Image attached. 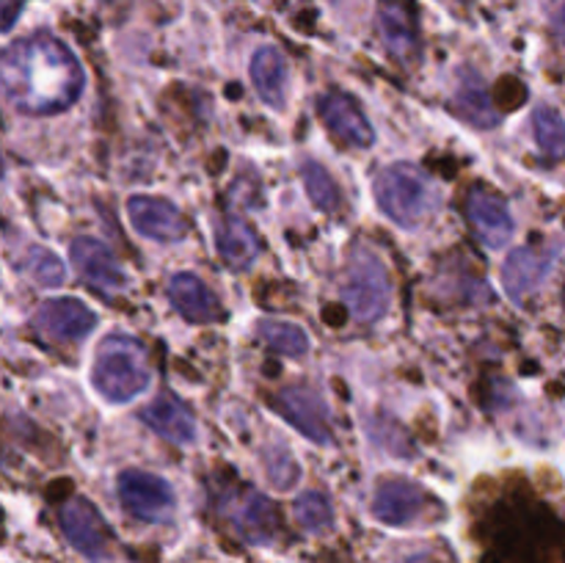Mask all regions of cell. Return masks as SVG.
<instances>
[{
	"label": "cell",
	"instance_id": "cell-4",
	"mask_svg": "<svg viewBox=\"0 0 565 563\" xmlns=\"http://www.w3.org/2000/svg\"><path fill=\"white\" fill-rule=\"evenodd\" d=\"M348 309L359 323H375L384 318L392 301V282L384 263L367 248H356L348 263V279L342 287Z\"/></svg>",
	"mask_w": 565,
	"mask_h": 563
},
{
	"label": "cell",
	"instance_id": "cell-15",
	"mask_svg": "<svg viewBox=\"0 0 565 563\" xmlns=\"http://www.w3.org/2000/svg\"><path fill=\"white\" fill-rule=\"evenodd\" d=\"M320 116L340 141L351 147H370L375 141V130L356 105V99L342 92H329L320 97Z\"/></svg>",
	"mask_w": 565,
	"mask_h": 563
},
{
	"label": "cell",
	"instance_id": "cell-28",
	"mask_svg": "<svg viewBox=\"0 0 565 563\" xmlns=\"http://www.w3.org/2000/svg\"><path fill=\"white\" fill-rule=\"evenodd\" d=\"M20 14V0H0V31H9Z\"/></svg>",
	"mask_w": 565,
	"mask_h": 563
},
{
	"label": "cell",
	"instance_id": "cell-24",
	"mask_svg": "<svg viewBox=\"0 0 565 563\" xmlns=\"http://www.w3.org/2000/svg\"><path fill=\"white\" fill-rule=\"evenodd\" d=\"M296 519L303 530L309 533H323V530L331 528L334 522V511H331L329 497L320 495V491H307L296 500Z\"/></svg>",
	"mask_w": 565,
	"mask_h": 563
},
{
	"label": "cell",
	"instance_id": "cell-25",
	"mask_svg": "<svg viewBox=\"0 0 565 563\" xmlns=\"http://www.w3.org/2000/svg\"><path fill=\"white\" fill-rule=\"evenodd\" d=\"M301 174H303V185H307L309 199H312L320 210H329L331 213V210L340 208V188H337L334 177H331L323 166L309 160V163H303Z\"/></svg>",
	"mask_w": 565,
	"mask_h": 563
},
{
	"label": "cell",
	"instance_id": "cell-1",
	"mask_svg": "<svg viewBox=\"0 0 565 563\" xmlns=\"http://www.w3.org/2000/svg\"><path fill=\"white\" fill-rule=\"evenodd\" d=\"M83 86V66L53 33H33L0 50V92L22 114L66 110L81 97Z\"/></svg>",
	"mask_w": 565,
	"mask_h": 563
},
{
	"label": "cell",
	"instance_id": "cell-21",
	"mask_svg": "<svg viewBox=\"0 0 565 563\" xmlns=\"http://www.w3.org/2000/svg\"><path fill=\"white\" fill-rule=\"evenodd\" d=\"M456 110L478 127H494L500 121V114L494 110L489 92H486V83L478 75H467L461 81L456 92Z\"/></svg>",
	"mask_w": 565,
	"mask_h": 563
},
{
	"label": "cell",
	"instance_id": "cell-26",
	"mask_svg": "<svg viewBox=\"0 0 565 563\" xmlns=\"http://www.w3.org/2000/svg\"><path fill=\"white\" fill-rule=\"evenodd\" d=\"M25 268L28 274L33 276V279L39 282V285L44 287H55L64 282L66 270L64 265H61V259L55 257L53 252H47V248H31L25 257Z\"/></svg>",
	"mask_w": 565,
	"mask_h": 563
},
{
	"label": "cell",
	"instance_id": "cell-10",
	"mask_svg": "<svg viewBox=\"0 0 565 563\" xmlns=\"http://www.w3.org/2000/svg\"><path fill=\"white\" fill-rule=\"evenodd\" d=\"M379 31L390 55L412 64L419 53V17L414 0H379Z\"/></svg>",
	"mask_w": 565,
	"mask_h": 563
},
{
	"label": "cell",
	"instance_id": "cell-31",
	"mask_svg": "<svg viewBox=\"0 0 565 563\" xmlns=\"http://www.w3.org/2000/svg\"><path fill=\"white\" fill-rule=\"evenodd\" d=\"M0 177H3V160H0Z\"/></svg>",
	"mask_w": 565,
	"mask_h": 563
},
{
	"label": "cell",
	"instance_id": "cell-29",
	"mask_svg": "<svg viewBox=\"0 0 565 563\" xmlns=\"http://www.w3.org/2000/svg\"><path fill=\"white\" fill-rule=\"evenodd\" d=\"M557 20H561V28H563V33H565V0H563V6H561V17H557Z\"/></svg>",
	"mask_w": 565,
	"mask_h": 563
},
{
	"label": "cell",
	"instance_id": "cell-23",
	"mask_svg": "<svg viewBox=\"0 0 565 563\" xmlns=\"http://www.w3.org/2000/svg\"><path fill=\"white\" fill-rule=\"evenodd\" d=\"M533 132L535 141H539V149L550 160H563L565 158V121L561 114L546 105H541L533 114Z\"/></svg>",
	"mask_w": 565,
	"mask_h": 563
},
{
	"label": "cell",
	"instance_id": "cell-3",
	"mask_svg": "<svg viewBox=\"0 0 565 563\" xmlns=\"http://www.w3.org/2000/svg\"><path fill=\"white\" fill-rule=\"evenodd\" d=\"M375 202L384 210L386 219L395 221L397 226L414 230L434 213L439 196L417 166L395 163L386 166L375 177Z\"/></svg>",
	"mask_w": 565,
	"mask_h": 563
},
{
	"label": "cell",
	"instance_id": "cell-22",
	"mask_svg": "<svg viewBox=\"0 0 565 563\" xmlns=\"http://www.w3.org/2000/svg\"><path fill=\"white\" fill-rule=\"evenodd\" d=\"M257 334L270 351L285 353V357H301L309 348L307 331L298 329L296 323H287V320H259Z\"/></svg>",
	"mask_w": 565,
	"mask_h": 563
},
{
	"label": "cell",
	"instance_id": "cell-14",
	"mask_svg": "<svg viewBox=\"0 0 565 563\" xmlns=\"http://www.w3.org/2000/svg\"><path fill=\"white\" fill-rule=\"evenodd\" d=\"M467 215L469 224L475 226V232H478V237L486 246L500 248L511 241L513 219L505 199H502L500 193L489 191V188H475V191L469 193Z\"/></svg>",
	"mask_w": 565,
	"mask_h": 563
},
{
	"label": "cell",
	"instance_id": "cell-19",
	"mask_svg": "<svg viewBox=\"0 0 565 563\" xmlns=\"http://www.w3.org/2000/svg\"><path fill=\"white\" fill-rule=\"evenodd\" d=\"M141 419L149 428L158 431L163 439L174 442L180 447L193 445V439H196V419L174 397H158V401H152L141 412Z\"/></svg>",
	"mask_w": 565,
	"mask_h": 563
},
{
	"label": "cell",
	"instance_id": "cell-20",
	"mask_svg": "<svg viewBox=\"0 0 565 563\" xmlns=\"http://www.w3.org/2000/svg\"><path fill=\"white\" fill-rule=\"evenodd\" d=\"M252 83L270 108H285L287 64L276 47H259L252 59Z\"/></svg>",
	"mask_w": 565,
	"mask_h": 563
},
{
	"label": "cell",
	"instance_id": "cell-5",
	"mask_svg": "<svg viewBox=\"0 0 565 563\" xmlns=\"http://www.w3.org/2000/svg\"><path fill=\"white\" fill-rule=\"evenodd\" d=\"M221 511L248 544H268L279 533V511L268 497L254 489H235L226 495Z\"/></svg>",
	"mask_w": 565,
	"mask_h": 563
},
{
	"label": "cell",
	"instance_id": "cell-30",
	"mask_svg": "<svg viewBox=\"0 0 565 563\" xmlns=\"http://www.w3.org/2000/svg\"><path fill=\"white\" fill-rule=\"evenodd\" d=\"M412 563H430V561H423V557H417V561H412Z\"/></svg>",
	"mask_w": 565,
	"mask_h": 563
},
{
	"label": "cell",
	"instance_id": "cell-2",
	"mask_svg": "<svg viewBox=\"0 0 565 563\" xmlns=\"http://www.w3.org/2000/svg\"><path fill=\"white\" fill-rule=\"evenodd\" d=\"M92 381L108 403H127L149 386L147 351L127 334H110L99 342Z\"/></svg>",
	"mask_w": 565,
	"mask_h": 563
},
{
	"label": "cell",
	"instance_id": "cell-6",
	"mask_svg": "<svg viewBox=\"0 0 565 563\" xmlns=\"http://www.w3.org/2000/svg\"><path fill=\"white\" fill-rule=\"evenodd\" d=\"M119 500L141 522H163L174 511V491L160 475L127 469L119 475Z\"/></svg>",
	"mask_w": 565,
	"mask_h": 563
},
{
	"label": "cell",
	"instance_id": "cell-17",
	"mask_svg": "<svg viewBox=\"0 0 565 563\" xmlns=\"http://www.w3.org/2000/svg\"><path fill=\"white\" fill-rule=\"evenodd\" d=\"M169 298L174 304L177 312L191 323H213L221 318L218 298L210 293L199 276L193 274H177L169 279Z\"/></svg>",
	"mask_w": 565,
	"mask_h": 563
},
{
	"label": "cell",
	"instance_id": "cell-9",
	"mask_svg": "<svg viewBox=\"0 0 565 563\" xmlns=\"http://www.w3.org/2000/svg\"><path fill=\"white\" fill-rule=\"evenodd\" d=\"M61 530L70 539V544L86 557H92V561H99L108 552L110 530L86 497H72L70 502H64V508H61Z\"/></svg>",
	"mask_w": 565,
	"mask_h": 563
},
{
	"label": "cell",
	"instance_id": "cell-11",
	"mask_svg": "<svg viewBox=\"0 0 565 563\" xmlns=\"http://www.w3.org/2000/svg\"><path fill=\"white\" fill-rule=\"evenodd\" d=\"M428 506L430 500L423 486L406 478H386L373 495V517L392 528H406L417 522Z\"/></svg>",
	"mask_w": 565,
	"mask_h": 563
},
{
	"label": "cell",
	"instance_id": "cell-12",
	"mask_svg": "<svg viewBox=\"0 0 565 563\" xmlns=\"http://www.w3.org/2000/svg\"><path fill=\"white\" fill-rule=\"evenodd\" d=\"M127 215L138 235L158 243H174L188 235V221L171 202L158 196H132L127 202Z\"/></svg>",
	"mask_w": 565,
	"mask_h": 563
},
{
	"label": "cell",
	"instance_id": "cell-13",
	"mask_svg": "<svg viewBox=\"0 0 565 563\" xmlns=\"http://www.w3.org/2000/svg\"><path fill=\"white\" fill-rule=\"evenodd\" d=\"M70 254L83 279L97 290L119 293L127 287V274L105 243L94 241V237H75Z\"/></svg>",
	"mask_w": 565,
	"mask_h": 563
},
{
	"label": "cell",
	"instance_id": "cell-7",
	"mask_svg": "<svg viewBox=\"0 0 565 563\" xmlns=\"http://www.w3.org/2000/svg\"><path fill=\"white\" fill-rule=\"evenodd\" d=\"M274 408L292 425L301 431L307 439L315 445H331V425H329V408H326L323 397L309 386H287V390L276 392Z\"/></svg>",
	"mask_w": 565,
	"mask_h": 563
},
{
	"label": "cell",
	"instance_id": "cell-16",
	"mask_svg": "<svg viewBox=\"0 0 565 563\" xmlns=\"http://www.w3.org/2000/svg\"><path fill=\"white\" fill-rule=\"evenodd\" d=\"M550 268V254L541 252V248L535 246H522L505 259V265H502V285H505L508 296H511L513 301H522V298H527L530 293L546 279Z\"/></svg>",
	"mask_w": 565,
	"mask_h": 563
},
{
	"label": "cell",
	"instance_id": "cell-8",
	"mask_svg": "<svg viewBox=\"0 0 565 563\" xmlns=\"http://www.w3.org/2000/svg\"><path fill=\"white\" fill-rule=\"evenodd\" d=\"M33 326L50 342H81L97 326V315L77 298H50L33 315Z\"/></svg>",
	"mask_w": 565,
	"mask_h": 563
},
{
	"label": "cell",
	"instance_id": "cell-27",
	"mask_svg": "<svg viewBox=\"0 0 565 563\" xmlns=\"http://www.w3.org/2000/svg\"><path fill=\"white\" fill-rule=\"evenodd\" d=\"M265 469H268L270 484L279 486V489H290L298 480V464L292 461V456L287 450H276L265 458Z\"/></svg>",
	"mask_w": 565,
	"mask_h": 563
},
{
	"label": "cell",
	"instance_id": "cell-18",
	"mask_svg": "<svg viewBox=\"0 0 565 563\" xmlns=\"http://www.w3.org/2000/svg\"><path fill=\"white\" fill-rule=\"evenodd\" d=\"M215 248L221 259L232 268H248L259 254V237L252 226L237 215H221L213 224Z\"/></svg>",
	"mask_w": 565,
	"mask_h": 563
}]
</instances>
